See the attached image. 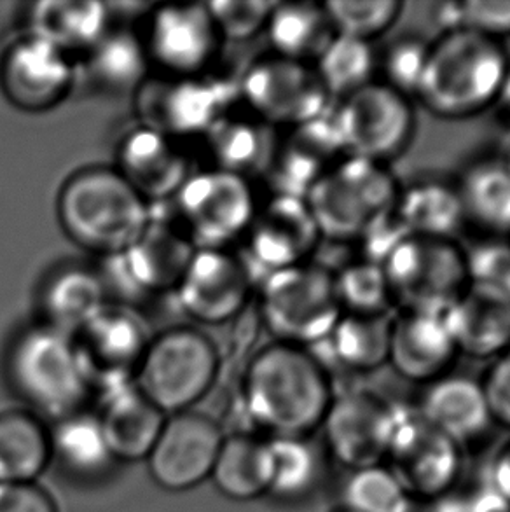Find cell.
<instances>
[{
	"mask_svg": "<svg viewBox=\"0 0 510 512\" xmlns=\"http://www.w3.org/2000/svg\"><path fill=\"white\" fill-rule=\"evenodd\" d=\"M334 399L331 376L301 346H264L250 359L240 402L252 429L266 437H311Z\"/></svg>",
	"mask_w": 510,
	"mask_h": 512,
	"instance_id": "obj_1",
	"label": "cell"
},
{
	"mask_svg": "<svg viewBox=\"0 0 510 512\" xmlns=\"http://www.w3.org/2000/svg\"><path fill=\"white\" fill-rule=\"evenodd\" d=\"M458 353L497 359L510 350V294L497 285L470 282L442 313Z\"/></svg>",
	"mask_w": 510,
	"mask_h": 512,
	"instance_id": "obj_24",
	"label": "cell"
},
{
	"mask_svg": "<svg viewBox=\"0 0 510 512\" xmlns=\"http://www.w3.org/2000/svg\"><path fill=\"white\" fill-rule=\"evenodd\" d=\"M151 340L138 313L116 305L105 306L72 336L84 376L98 395L135 383Z\"/></svg>",
	"mask_w": 510,
	"mask_h": 512,
	"instance_id": "obj_14",
	"label": "cell"
},
{
	"mask_svg": "<svg viewBox=\"0 0 510 512\" xmlns=\"http://www.w3.org/2000/svg\"><path fill=\"white\" fill-rule=\"evenodd\" d=\"M0 512H58L56 502L37 483L0 485Z\"/></svg>",
	"mask_w": 510,
	"mask_h": 512,
	"instance_id": "obj_48",
	"label": "cell"
},
{
	"mask_svg": "<svg viewBox=\"0 0 510 512\" xmlns=\"http://www.w3.org/2000/svg\"><path fill=\"white\" fill-rule=\"evenodd\" d=\"M289 132L287 139L278 142L268 175L275 184L276 194L304 198L311 186L334 163L345 158V154L332 123L331 111Z\"/></svg>",
	"mask_w": 510,
	"mask_h": 512,
	"instance_id": "obj_26",
	"label": "cell"
},
{
	"mask_svg": "<svg viewBox=\"0 0 510 512\" xmlns=\"http://www.w3.org/2000/svg\"><path fill=\"white\" fill-rule=\"evenodd\" d=\"M502 160H504L505 167L509 168V172H510V146H509V151H507V154H505V156H504V158H502Z\"/></svg>",
	"mask_w": 510,
	"mask_h": 512,
	"instance_id": "obj_51",
	"label": "cell"
},
{
	"mask_svg": "<svg viewBox=\"0 0 510 512\" xmlns=\"http://www.w3.org/2000/svg\"><path fill=\"white\" fill-rule=\"evenodd\" d=\"M392 317L343 313L329 338L332 355L352 373H373L388 364Z\"/></svg>",
	"mask_w": 510,
	"mask_h": 512,
	"instance_id": "obj_39",
	"label": "cell"
},
{
	"mask_svg": "<svg viewBox=\"0 0 510 512\" xmlns=\"http://www.w3.org/2000/svg\"><path fill=\"white\" fill-rule=\"evenodd\" d=\"M332 512H350V511H346V509H343V507H338V509H336V511H332Z\"/></svg>",
	"mask_w": 510,
	"mask_h": 512,
	"instance_id": "obj_52",
	"label": "cell"
},
{
	"mask_svg": "<svg viewBox=\"0 0 510 512\" xmlns=\"http://www.w3.org/2000/svg\"><path fill=\"white\" fill-rule=\"evenodd\" d=\"M56 214L72 242L111 259L142 235L152 210L116 168L93 167L74 173L63 184Z\"/></svg>",
	"mask_w": 510,
	"mask_h": 512,
	"instance_id": "obj_3",
	"label": "cell"
},
{
	"mask_svg": "<svg viewBox=\"0 0 510 512\" xmlns=\"http://www.w3.org/2000/svg\"><path fill=\"white\" fill-rule=\"evenodd\" d=\"M172 201L173 221L196 249H226L245 236L259 207L249 179L217 168L194 172Z\"/></svg>",
	"mask_w": 510,
	"mask_h": 512,
	"instance_id": "obj_11",
	"label": "cell"
},
{
	"mask_svg": "<svg viewBox=\"0 0 510 512\" xmlns=\"http://www.w3.org/2000/svg\"><path fill=\"white\" fill-rule=\"evenodd\" d=\"M331 118L345 156L386 167L406 153L416 130L409 97L381 81L341 98Z\"/></svg>",
	"mask_w": 510,
	"mask_h": 512,
	"instance_id": "obj_9",
	"label": "cell"
},
{
	"mask_svg": "<svg viewBox=\"0 0 510 512\" xmlns=\"http://www.w3.org/2000/svg\"><path fill=\"white\" fill-rule=\"evenodd\" d=\"M453 30H469L502 42V37L510 35V0L453 2Z\"/></svg>",
	"mask_w": 510,
	"mask_h": 512,
	"instance_id": "obj_46",
	"label": "cell"
},
{
	"mask_svg": "<svg viewBox=\"0 0 510 512\" xmlns=\"http://www.w3.org/2000/svg\"><path fill=\"white\" fill-rule=\"evenodd\" d=\"M481 385L493 423L510 430V350L493 360Z\"/></svg>",
	"mask_w": 510,
	"mask_h": 512,
	"instance_id": "obj_47",
	"label": "cell"
},
{
	"mask_svg": "<svg viewBox=\"0 0 510 512\" xmlns=\"http://www.w3.org/2000/svg\"><path fill=\"white\" fill-rule=\"evenodd\" d=\"M240 102L271 128H297L331 111V97L313 63L264 56L252 63L238 84Z\"/></svg>",
	"mask_w": 510,
	"mask_h": 512,
	"instance_id": "obj_12",
	"label": "cell"
},
{
	"mask_svg": "<svg viewBox=\"0 0 510 512\" xmlns=\"http://www.w3.org/2000/svg\"><path fill=\"white\" fill-rule=\"evenodd\" d=\"M116 170L149 205L173 200L194 173L180 140L140 125L121 140Z\"/></svg>",
	"mask_w": 510,
	"mask_h": 512,
	"instance_id": "obj_22",
	"label": "cell"
},
{
	"mask_svg": "<svg viewBox=\"0 0 510 512\" xmlns=\"http://www.w3.org/2000/svg\"><path fill=\"white\" fill-rule=\"evenodd\" d=\"M217 492L235 502H250L268 495L271 479L268 437L261 434H226L210 474Z\"/></svg>",
	"mask_w": 510,
	"mask_h": 512,
	"instance_id": "obj_32",
	"label": "cell"
},
{
	"mask_svg": "<svg viewBox=\"0 0 510 512\" xmlns=\"http://www.w3.org/2000/svg\"><path fill=\"white\" fill-rule=\"evenodd\" d=\"M83 69L91 83L111 93H133L151 76V63L138 32L109 28V32L83 56Z\"/></svg>",
	"mask_w": 510,
	"mask_h": 512,
	"instance_id": "obj_34",
	"label": "cell"
},
{
	"mask_svg": "<svg viewBox=\"0 0 510 512\" xmlns=\"http://www.w3.org/2000/svg\"><path fill=\"white\" fill-rule=\"evenodd\" d=\"M414 500L385 464L352 471L341 507L350 512H414Z\"/></svg>",
	"mask_w": 510,
	"mask_h": 512,
	"instance_id": "obj_41",
	"label": "cell"
},
{
	"mask_svg": "<svg viewBox=\"0 0 510 512\" xmlns=\"http://www.w3.org/2000/svg\"><path fill=\"white\" fill-rule=\"evenodd\" d=\"M151 67L163 76H205L221 37L207 4H158L138 32Z\"/></svg>",
	"mask_w": 510,
	"mask_h": 512,
	"instance_id": "obj_15",
	"label": "cell"
},
{
	"mask_svg": "<svg viewBox=\"0 0 510 512\" xmlns=\"http://www.w3.org/2000/svg\"><path fill=\"white\" fill-rule=\"evenodd\" d=\"M334 285L343 313L386 315L392 305V291L381 264L357 261L334 273Z\"/></svg>",
	"mask_w": 510,
	"mask_h": 512,
	"instance_id": "obj_43",
	"label": "cell"
},
{
	"mask_svg": "<svg viewBox=\"0 0 510 512\" xmlns=\"http://www.w3.org/2000/svg\"><path fill=\"white\" fill-rule=\"evenodd\" d=\"M221 423L200 411L166 416L147 457L152 481L166 492H187L210 479L224 441Z\"/></svg>",
	"mask_w": 510,
	"mask_h": 512,
	"instance_id": "obj_18",
	"label": "cell"
},
{
	"mask_svg": "<svg viewBox=\"0 0 510 512\" xmlns=\"http://www.w3.org/2000/svg\"><path fill=\"white\" fill-rule=\"evenodd\" d=\"M275 4L269 0H217L207 7L221 41L245 42L266 30Z\"/></svg>",
	"mask_w": 510,
	"mask_h": 512,
	"instance_id": "obj_44",
	"label": "cell"
},
{
	"mask_svg": "<svg viewBox=\"0 0 510 512\" xmlns=\"http://www.w3.org/2000/svg\"><path fill=\"white\" fill-rule=\"evenodd\" d=\"M107 292V284L97 271L83 266L60 268L42 285L41 324L72 338L109 305Z\"/></svg>",
	"mask_w": 510,
	"mask_h": 512,
	"instance_id": "obj_30",
	"label": "cell"
},
{
	"mask_svg": "<svg viewBox=\"0 0 510 512\" xmlns=\"http://www.w3.org/2000/svg\"><path fill=\"white\" fill-rule=\"evenodd\" d=\"M418 415L460 448L483 439L495 425L481 381L446 374L425 385Z\"/></svg>",
	"mask_w": 510,
	"mask_h": 512,
	"instance_id": "obj_25",
	"label": "cell"
},
{
	"mask_svg": "<svg viewBox=\"0 0 510 512\" xmlns=\"http://www.w3.org/2000/svg\"><path fill=\"white\" fill-rule=\"evenodd\" d=\"M97 416L114 462L125 464L147 460L166 420L135 383L100 394Z\"/></svg>",
	"mask_w": 510,
	"mask_h": 512,
	"instance_id": "obj_27",
	"label": "cell"
},
{
	"mask_svg": "<svg viewBox=\"0 0 510 512\" xmlns=\"http://www.w3.org/2000/svg\"><path fill=\"white\" fill-rule=\"evenodd\" d=\"M140 126L172 139L203 137L240 100L238 84L205 76H149L135 91Z\"/></svg>",
	"mask_w": 510,
	"mask_h": 512,
	"instance_id": "obj_10",
	"label": "cell"
},
{
	"mask_svg": "<svg viewBox=\"0 0 510 512\" xmlns=\"http://www.w3.org/2000/svg\"><path fill=\"white\" fill-rule=\"evenodd\" d=\"M458 350L442 313L400 310L392 317L388 364L402 380L428 385L449 374Z\"/></svg>",
	"mask_w": 510,
	"mask_h": 512,
	"instance_id": "obj_23",
	"label": "cell"
},
{
	"mask_svg": "<svg viewBox=\"0 0 510 512\" xmlns=\"http://www.w3.org/2000/svg\"><path fill=\"white\" fill-rule=\"evenodd\" d=\"M399 189L386 165L345 156L311 186L304 200L322 240L360 242L392 214Z\"/></svg>",
	"mask_w": 510,
	"mask_h": 512,
	"instance_id": "obj_5",
	"label": "cell"
},
{
	"mask_svg": "<svg viewBox=\"0 0 510 512\" xmlns=\"http://www.w3.org/2000/svg\"><path fill=\"white\" fill-rule=\"evenodd\" d=\"M76 79V60L35 35L9 44L0 56V91L27 114L56 109L69 98Z\"/></svg>",
	"mask_w": 510,
	"mask_h": 512,
	"instance_id": "obj_17",
	"label": "cell"
},
{
	"mask_svg": "<svg viewBox=\"0 0 510 512\" xmlns=\"http://www.w3.org/2000/svg\"><path fill=\"white\" fill-rule=\"evenodd\" d=\"M243 238L249 249L247 263L254 264L264 277L308 263L306 259L322 240L306 200L276 193L257 207Z\"/></svg>",
	"mask_w": 510,
	"mask_h": 512,
	"instance_id": "obj_20",
	"label": "cell"
},
{
	"mask_svg": "<svg viewBox=\"0 0 510 512\" xmlns=\"http://www.w3.org/2000/svg\"><path fill=\"white\" fill-rule=\"evenodd\" d=\"M201 139L205 140L212 167L245 179L268 175L278 149L275 128L264 125L250 112H226Z\"/></svg>",
	"mask_w": 510,
	"mask_h": 512,
	"instance_id": "obj_28",
	"label": "cell"
},
{
	"mask_svg": "<svg viewBox=\"0 0 510 512\" xmlns=\"http://www.w3.org/2000/svg\"><path fill=\"white\" fill-rule=\"evenodd\" d=\"M467 224L493 235H510V172L504 160H481L465 168L456 184Z\"/></svg>",
	"mask_w": 510,
	"mask_h": 512,
	"instance_id": "obj_35",
	"label": "cell"
},
{
	"mask_svg": "<svg viewBox=\"0 0 510 512\" xmlns=\"http://www.w3.org/2000/svg\"><path fill=\"white\" fill-rule=\"evenodd\" d=\"M49 430L28 409L0 413V485L37 483L51 464Z\"/></svg>",
	"mask_w": 510,
	"mask_h": 512,
	"instance_id": "obj_33",
	"label": "cell"
},
{
	"mask_svg": "<svg viewBox=\"0 0 510 512\" xmlns=\"http://www.w3.org/2000/svg\"><path fill=\"white\" fill-rule=\"evenodd\" d=\"M221 371V355L207 334L193 327L168 329L152 338L135 385L166 416L191 411Z\"/></svg>",
	"mask_w": 510,
	"mask_h": 512,
	"instance_id": "obj_6",
	"label": "cell"
},
{
	"mask_svg": "<svg viewBox=\"0 0 510 512\" xmlns=\"http://www.w3.org/2000/svg\"><path fill=\"white\" fill-rule=\"evenodd\" d=\"M196 250L177 222L152 214L130 249L109 261L118 268V277L125 278L128 291L161 294L177 291Z\"/></svg>",
	"mask_w": 510,
	"mask_h": 512,
	"instance_id": "obj_21",
	"label": "cell"
},
{
	"mask_svg": "<svg viewBox=\"0 0 510 512\" xmlns=\"http://www.w3.org/2000/svg\"><path fill=\"white\" fill-rule=\"evenodd\" d=\"M271 479L268 495L301 502L317 492L324 479L325 451L311 437H268Z\"/></svg>",
	"mask_w": 510,
	"mask_h": 512,
	"instance_id": "obj_37",
	"label": "cell"
},
{
	"mask_svg": "<svg viewBox=\"0 0 510 512\" xmlns=\"http://www.w3.org/2000/svg\"><path fill=\"white\" fill-rule=\"evenodd\" d=\"M109 28V6L98 0H42L28 11V34L72 58L86 55Z\"/></svg>",
	"mask_w": 510,
	"mask_h": 512,
	"instance_id": "obj_29",
	"label": "cell"
},
{
	"mask_svg": "<svg viewBox=\"0 0 510 512\" xmlns=\"http://www.w3.org/2000/svg\"><path fill=\"white\" fill-rule=\"evenodd\" d=\"M264 32L273 55L306 63L315 62L334 37L324 4L318 2H276Z\"/></svg>",
	"mask_w": 510,
	"mask_h": 512,
	"instance_id": "obj_36",
	"label": "cell"
},
{
	"mask_svg": "<svg viewBox=\"0 0 510 512\" xmlns=\"http://www.w3.org/2000/svg\"><path fill=\"white\" fill-rule=\"evenodd\" d=\"M51 455L65 471L81 478H97L114 464L97 413L77 411L49 430Z\"/></svg>",
	"mask_w": 510,
	"mask_h": 512,
	"instance_id": "obj_38",
	"label": "cell"
},
{
	"mask_svg": "<svg viewBox=\"0 0 510 512\" xmlns=\"http://www.w3.org/2000/svg\"><path fill=\"white\" fill-rule=\"evenodd\" d=\"M259 312L276 343H322L343 315L334 273L310 263L269 273L262 278Z\"/></svg>",
	"mask_w": 510,
	"mask_h": 512,
	"instance_id": "obj_7",
	"label": "cell"
},
{
	"mask_svg": "<svg viewBox=\"0 0 510 512\" xmlns=\"http://www.w3.org/2000/svg\"><path fill=\"white\" fill-rule=\"evenodd\" d=\"M313 67L329 97L341 100L373 83L378 56L371 42L334 34Z\"/></svg>",
	"mask_w": 510,
	"mask_h": 512,
	"instance_id": "obj_40",
	"label": "cell"
},
{
	"mask_svg": "<svg viewBox=\"0 0 510 512\" xmlns=\"http://www.w3.org/2000/svg\"><path fill=\"white\" fill-rule=\"evenodd\" d=\"M252 287V268L243 257L226 249H198L177 292L191 319L219 326L245 310Z\"/></svg>",
	"mask_w": 510,
	"mask_h": 512,
	"instance_id": "obj_19",
	"label": "cell"
},
{
	"mask_svg": "<svg viewBox=\"0 0 510 512\" xmlns=\"http://www.w3.org/2000/svg\"><path fill=\"white\" fill-rule=\"evenodd\" d=\"M393 214L407 235L455 240L467 224L456 186L439 180H418L399 189Z\"/></svg>",
	"mask_w": 510,
	"mask_h": 512,
	"instance_id": "obj_31",
	"label": "cell"
},
{
	"mask_svg": "<svg viewBox=\"0 0 510 512\" xmlns=\"http://www.w3.org/2000/svg\"><path fill=\"white\" fill-rule=\"evenodd\" d=\"M6 376L13 394L41 420L58 422L83 411L93 394L72 338L44 324L14 338L7 350Z\"/></svg>",
	"mask_w": 510,
	"mask_h": 512,
	"instance_id": "obj_4",
	"label": "cell"
},
{
	"mask_svg": "<svg viewBox=\"0 0 510 512\" xmlns=\"http://www.w3.org/2000/svg\"><path fill=\"white\" fill-rule=\"evenodd\" d=\"M381 268L402 310L444 313L470 284L467 252L455 240L404 236Z\"/></svg>",
	"mask_w": 510,
	"mask_h": 512,
	"instance_id": "obj_8",
	"label": "cell"
},
{
	"mask_svg": "<svg viewBox=\"0 0 510 512\" xmlns=\"http://www.w3.org/2000/svg\"><path fill=\"white\" fill-rule=\"evenodd\" d=\"M463 448L428 425L416 409L397 408L385 465L416 500L444 497L462 476Z\"/></svg>",
	"mask_w": 510,
	"mask_h": 512,
	"instance_id": "obj_13",
	"label": "cell"
},
{
	"mask_svg": "<svg viewBox=\"0 0 510 512\" xmlns=\"http://www.w3.org/2000/svg\"><path fill=\"white\" fill-rule=\"evenodd\" d=\"M397 408L380 395L353 390L334 395L322 427L325 455L350 471L386 462Z\"/></svg>",
	"mask_w": 510,
	"mask_h": 512,
	"instance_id": "obj_16",
	"label": "cell"
},
{
	"mask_svg": "<svg viewBox=\"0 0 510 512\" xmlns=\"http://www.w3.org/2000/svg\"><path fill=\"white\" fill-rule=\"evenodd\" d=\"M491 479L493 490L504 500V504L510 506V443L502 446V450L498 451L497 457L493 460Z\"/></svg>",
	"mask_w": 510,
	"mask_h": 512,
	"instance_id": "obj_49",
	"label": "cell"
},
{
	"mask_svg": "<svg viewBox=\"0 0 510 512\" xmlns=\"http://www.w3.org/2000/svg\"><path fill=\"white\" fill-rule=\"evenodd\" d=\"M510 74L504 44L469 30H451L430 44L416 88L435 118H476L498 102Z\"/></svg>",
	"mask_w": 510,
	"mask_h": 512,
	"instance_id": "obj_2",
	"label": "cell"
},
{
	"mask_svg": "<svg viewBox=\"0 0 510 512\" xmlns=\"http://www.w3.org/2000/svg\"><path fill=\"white\" fill-rule=\"evenodd\" d=\"M324 9L334 34L373 44L397 23L404 4L399 0H329Z\"/></svg>",
	"mask_w": 510,
	"mask_h": 512,
	"instance_id": "obj_42",
	"label": "cell"
},
{
	"mask_svg": "<svg viewBox=\"0 0 510 512\" xmlns=\"http://www.w3.org/2000/svg\"><path fill=\"white\" fill-rule=\"evenodd\" d=\"M497 104H500V107H502L505 119H507V123L510 125V74L507 77V81H505L504 90H502V95L498 98Z\"/></svg>",
	"mask_w": 510,
	"mask_h": 512,
	"instance_id": "obj_50",
	"label": "cell"
},
{
	"mask_svg": "<svg viewBox=\"0 0 510 512\" xmlns=\"http://www.w3.org/2000/svg\"><path fill=\"white\" fill-rule=\"evenodd\" d=\"M428 48L430 44H425L414 35H404L393 41L385 55L378 56V67H381L385 77L381 83L388 84L406 97L409 93H416L427 62Z\"/></svg>",
	"mask_w": 510,
	"mask_h": 512,
	"instance_id": "obj_45",
	"label": "cell"
}]
</instances>
